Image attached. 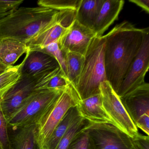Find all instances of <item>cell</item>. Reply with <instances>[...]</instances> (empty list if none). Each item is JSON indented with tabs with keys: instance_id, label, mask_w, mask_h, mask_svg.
<instances>
[{
	"instance_id": "obj_1",
	"label": "cell",
	"mask_w": 149,
	"mask_h": 149,
	"mask_svg": "<svg viewBox=\"0 0 149 149\" xmlns=\"http://www.w3.org/2000/svg\"><path fill=\"white\" fill-rule=\"evenodd\" d=\"M144 32V29L137 28L124 21L103 36L106 79L116 94L139 51Z\"/></svg>"
},
{
	"instance_id": "obj_2",
	"label": "cell",
	"mask_w": 149,
	"mask_h": 149,
	"mask_svg": "<svg viewBox=\"0 0 149 149\" xmlns=\"http://www.w3.org/2000/svg\"><path fill=\"white\" fill-rule=\"evenodd\" d=\"M58 12L43 7L18 8L0 19V40L10 39L26 44L55 21Z\"/></svg>"
},
{
	"instance_id": "obj_3",
	"label": "cell",
	"mask_w": 149,
	"mask_h": 149,
	"mask_svg": "<svg viewBox=\"0 0 149 149\" xmlns=\"http://www.w3.org/2000/svg\"><path fill=\"white\" fill-rule=\"evenodd\" d=\"M105 44L103 36H95L86 51L81 75L74 87L81 100L100 94V84L107 81L104 66Z\"/></svg>"
},
{
	"instance_id": "obj_4",
	"label": "cell",
	"mask_w": 149,
	"mask_h": 149,
	"mask_svg": "<svg viewBox=\"0 0 149 149\" xmlns=\"http://www.w3.org/2000/svg\"><path fill=\"white\" fill-rule=\"evenodd\" d=\"M64 88L36 90L8 119V127L15 130L37 124Z\"/></svg>"
},
{
	"instance_id": "obj_5",
	"label": "cell",
	"mask_w": 149,
	"mask_h": 149,
	"mask_svg": "<svg viewBox=\"0 0 149 149\" xmlns=\"http://www.w3.org/2000/svg\"><path fill=\"white\" fill-rule=\"evenodd\" d=\"M81 100L71 84L60 94L36 124V140L37 149H45L52 133L68 111Z\"/></svg>"
},
{
	"instance_id": "obj_6",
	"label": "cell",
	"mask_w": 149,
	"mask_h": 149,
	"mask_svg": "<svg viewBox=\"0 0 149 149\" xmlns=\"http://www.w3.org/2000/svg\"><path fill=\"white\" fill-rule=\"evenodd\" d=\"M60 73H62L61 68H58L34 76L20 75L17 82L0 100L1 108L7 120L34 92L44 88L52 77Z\"/></svg>"
},
{
	"instance_id": "obj_7",
	"label": "cell",
	"mask_w": 149,
	"mask_h": 149,
	"mask_svg": "<svg viewBox=\"0 0 149 149\" xmlns=\"http://www.w3.org/2000/svg\"><path fill=\"white\" fill-rule=\"evenodd\" d=\"M99 89L103 106L113 124L131 138L138 136L139 133L137 127L109 82L106 81L101 83Z\"/></svg>"
},
{
	"instance_id": "obj_8",
	"label": "cell",
	"mask_w": 149,
	"mask_h": 149,
	"mask_svg": "<svg viewBox=\"0 0 149 149\" xmlns=\"http://www.w3.org/2000/svg\"><path fill=\"white\" fill-rule=\"evenodd\" d=\"M93 139L95 149H131L130 137L111 123L89 122L84 127Z\"/></svg>"
},
{
	"instance_id": "obj_9",
	"label": "cell",
	"mask_w": 149,
	"mask_h": 149,
	"mask_svg": "<svg viewBox=\"0 0 149 149\" xmlns=\"http://www.w3.org/2000/svg\"><path fill=\"white\" fill-rule=\"evenodd\" d=\"M149 68V29H144L143 38L136 56L132 63L118 91L122 97L145 82V77Z\"/></svg>"
},
{
	"instance_id": "obj_10",
	"label": "cell",
	"mask_w": 149,
	"mask_h": 149,
	"mask_svg": "<svg viewBox=\"0 0 149 149\" xmlns=\"http://www.w3.org/2000/svg\"><path fill=\"white\" fill-rule=\"evenodd\" d=\"M95 36L92 29L83 26L75 19L59 39L58 44L64 53L73 52L84 56Z\"/></svg>"
},
{
	"instance_id": "obj_11",
	"label": "cell",
	"mask_w": 149,
	"mask_h": 149,
	"mask_svg": "<svg viewBox=\"0 0 149 149\" xmlns=\"http://www.w3.org/2000/svg\"><path fill=\"white\" fill-rule=\"evenodd\" d=\"M20 64V75L24 76H34L60 68L55 58L49 54L28 49Z\"/></svg>"
},
{
	"instance_id": "obj_12",
	"label": "cell",
	"mask_w": 149,
	"mask_h": 149,
	"mask_svg": "<svg viewBox=\"0 0 149 149\" xmlns=\"http://www.w3.org/2000/svg\"><path fill=\"white\" fill-rule=\"evenodd\" d=\"M120 99L134 123L142 115H149V84L148 83L145 82L120 97Z\"/></svg>"
},
{
	"instance_id": "obj_13",
	"label": "cell",
	"mask_w": 149,
	"mask_h": 149,
	"mask_svg": "<svg viewBox=\"0 0 149 149\" xmlns=\"http://www.w3.org/2000/svg\"><path fill=\"white\" fill-rule=\"evenodd\" d=\"M124 3L123 0H104L91 29L96 36H102L110 26L117 19Z\"/></svg>"
},
{
	"instance_id": "obj_14",
	"label": "cell",
	"mask_w": 149,
	"mask_h": 149,
	"mask_svg": "<svg viewBox=\"0 0 149 149\" xmlns=\"http://www.w3.org/2000/svg\"><path fill=\"white\" fill-rule=\"evenodd\" d=\"M77 107L81 116L89 122L113 124L104 108L100 94L80 100Z\"/></svg>"
},
{
	"instance_id": "obj_15",
	"label": "cell",
	"mask_w": 149,
	"mask_h": 149,
	"mask_svg": "<svg viewBox=\"0 0 149 149\" xmlns=\"http://www.w3.org/2000/svg\"><path fill=\"white\" fill-rule=\"evenodd\" d=\"M68 29L57 22L56 19L54 22L38 33L26 45L29 49L44 48L58 41Z\"/></svg>"
},
{
	"instance_id": "obj_16",
	"label": "cell",
	"mask_w": 149,
	"mask_h": 149,
	"mask_svg": "<svg viewBox=\"0 0 149 149\" xmlns=\"http://www.w3.org/2000/svg\"><path fill=\"white\" fill-rule=\"evenodd\" d=\"M28 51L26 44L10 39L0 40V62L7 67H12Z\"/></svg>"
},
{
	"instance_id": "obj_17",
	"label": "cell",
	"mask_w": 149,
	"mask_h": 149,
	"mask_svg": "<svg viewBox=\"0 0 149 149\" xmlns=\"http://www.w3.org/2000/svg\"><path fill=\"white\" fill-rule=\"evenodd\" d=\"M36 125L12 130L10 134L12 149H37L36 140Z\"/></svg>"
},
{
	"instance_id": "obj_18",
	"label": "cell",
	"mask_w": 149,
	"mask_h": 149,
	"mask_svg": "<svg viewBox=\"0 0 149 149\" xmlns=\"http://www.w3.org/2000/svg\"><path fill=\"white\" fill-rule=\"evenodd\" d=\"M104 0H81L76 11V20L83 26L92 29Z\"/></svg>"
},
{
	"instance_id": "obj_19",
	"label": "cell",
	"mask_w": 149,
	"mask_h": 149,
	"mask_svg": "<svg viewBox=\"0 0 149 149\" xmlns=\"http://www.w3.org/2000/svg\"><path fill=\"white\" fill-rule=\"evenodd\" d=\"M80 116L77 106L70 109L55 129L45 149H56L65 132Z\"/></svg>"
},
{
	"instance_id": "obj_20",
	"label": "cell",
	"mask_w": 149,
	"mask_h": 149,
	"mask_svg": "<svg viewBox=\"0 0 149 149\" xmlns=\"http://www.w3.org/2000/svg\"><path fill=\"white\" fill-rule=\"evenodd\" d=\"M65 54L68 80L74 87L81 72L84 56L73 52H68Z\"/></svg>"
},
{
	"instance_id": "obj_21",
	"label": "cell",
	"mask_w": 149,
	"mask_h": 149,
	"mask_svg": "<svg viewBox=\"0 0 149 149\" xmlns=\"http://www.w3.org/2000/svg\"><path fill=\"white\" fill-rule=\"evenodd\" d=\"M21 64L8 68L0 75V100L20 77Z\"/></svg>"
},
{
	"instance_id": "obj_22",
	"label": "cell",
	"mask_w": 149,
	"mask_h": 149,
	"mask_svg": "<svg viewBox=\"0 0 149 149\" xmlns=\"http://www.w3.org/2000/svg\"><path fill=\"white\" fill-rule=\"evenodd\" d=\"M89 122L80 116L65 132L60 140L56 149H68L74 137L84 129Z\"/></svg>"
},
{
	"instance_id": "obj_23",
	"label": "cell",
	"mask_w": 149,
	"mask_h": 149,
	"mask_svg": "<svg viewBox=\"0 0 149 149\" xmlns=\"http://www.w3.org/2000/svg\"><path fill=\"white\" fill-rule=\"evenodd\" d=\"M81 0H40L38 4L40 7L47 8L57 11L64 10L77 11Z\"/></svg>"
},
{
	"instance_id": "obj_24",
	"label": "cell",
	"mask_w": 149,
	"mask_h": 149,
	"mask_svg": "<svg viewBox=\"0 0 149 149\" xmlns=\"http://www.w3.org/2000/svg\"><path fill=\"white\" fill-rule=\"evenodd\" d=\"M36 50L46 52L54 56L58 62L63 74L68 78L66 54L59 47L58 41L51 43L44 48Z\"/></svg>"
},
{
	"instance_id": "obj_25",
	"label": "cell",
	"mask_w": 149,
	"mask_h": 149,
	"mask_svg": "<svg viewBox=\"0 0 149 149\" xmlns=\"http://www.w3.org/2000/svg\"><path fill=\"white\" fill-rule=\"evenodd\" d=\"M84 128L74 137L68 149H95L94 141Z\"/></svg>"
},
{
	"instance_id": "obj_26",
	"label": "cell",
	"mask_w": 149,
	"mask_h": 149,
	"mask_svg": "<svg viewBox=\"0 0 149 149\" xmlns=\"http://www.w3.org/2000/svg\"><path fill=\"white\" fill-rule=\"evenodd\" d=\"M0 149H12L8 125L0 106Z\"/></svg>"
},
{
	"instance_id": "obj_27",
	"label": "cell",
	"mask_w": 149,
	"mask_h": 149,
	"mask_svg": "<svg viewBox=\"0 0 149 149\" xmlns=\"http://www.w3.org/2000/svg\"><path fill=\"white\" fill-rule=\"evenodd\" d=\"M23 0H0V19L12 14L23 3Z\"/></svg>"
},
{
	"instance_id": "obj_28",
	"label": "cell",
	"mask_w": 149,
	"mask_h": 149,
	"mask_svg": "<svg viewBox=\"0 0 149 149\" xmlns=\"http://www.w3.org/2000/svg\"><path fill=\"white\" fill-rule=\"evenodd\" d=\"M70 84L68 78L60 73L52 77L45 85L44 88H64Z\"/></svg>"
},
{
	"instance_id": "obj_29",
	"label": "cell",
	"mask_w": 149,
	"mask_h": 149,
	"mask_svg": "<svg viewBox=\"0 0 149 149\" xmlns=\"http://www.w3.org/2000/svg\"><path fill=\"white\" fill-rule=\"evenodd\" d=\"M132 143L139 149H149V137L139 134L132 138Z\"/></svg>"
},
{
	"instance_id": "obj_30",
	"label": "cell",
	"mask_w": 149,
	"mask_h": 149,
	"mask_svg": "<svg viewBox=\"0 0 149 149\" xmlns=\"http://www.w3.org/2000/svg\"><path fill=\"white\" fill-rule=\"evenodd\" d=\"M137 127L141 129L147 136L149 135V115L144 114L140 117L135 123Z\"/></svg>"
},
{
	"instance_id": "obj_31",
	"label": "cell",
	"mask_w": 149,
	"mask_h": 149,
	"mask_svg": "<svg viewBox=\"0 0 149 149\" xmlns=\"http://www.w3.org/2000/svg\"><path fill=\"white\" fill-rule=\"evenodd\" d=\"M130 2H132L142 8L147 13H149V0H130Z\"/></svg>"
},
{
	"instance_id": "obj_32",
	"label": "cell",
	"mask_w": 149,
	"mask_h": 149,
	"mask_svg": "<svg viewBox=\"0 0 149 149\" xmlns=\"http://www.w3.org/2000/svg\"><path fill=\"white\" fill-rule=\"evenodd\" d=\"M8 68L4 66L0 62V75L3 73L4 71H6Z\"/></svg>"
},
{
	"instance_id": "obj_33",
	"label": "cell",
	"mask_w": 149,
	"mask_h": 149,
	"mask_svg": "<svg viewBox=\"0 0 149 149\" xmlns=\"http://www.w3.org/2000/svg\"><path fill=\"white\" fill-rule=\"evenodd\" d=\"M131 149H139L136 146L135 144L133 143H132V147Z\"/></svg>"
}]
</instances>
